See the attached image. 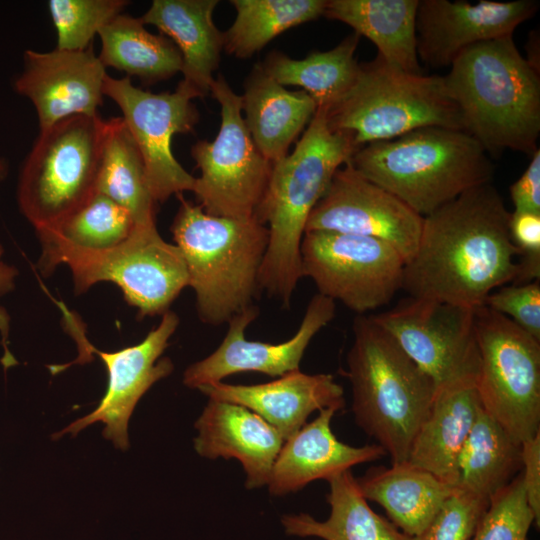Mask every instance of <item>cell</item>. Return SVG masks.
<instances>
[{
  "mask_svg": "<svg viewBox=\"0 0 540 540\" xmlns=\"http://www.w3.org/2000/svg\"><path fill=\"white\" fill-rule=\"evenodd\" d=\"M102 64L144 84L167 80L182 70V57L166 36L150 33L140 18L120 14L98 33Z\"/></svg>",
  "mask_w": 540,
  "mask_h": 540,
  "instance_id": "1f68e13d",
  "label": "cell"
},
{
  "mask_svg": "<svg viewBox=\"0 0 540 540\" xmlns=\"http://www.w3.org/2000/svg\"><path fill=\"white\" fill-rule=\"evenodd\" d=\"M335 312V301L315 294L296 333L284 342L273 344L245 338L246 328L259 315V308L252 305L228 322L227 333L213 353L185 370L183 383L189 388L198 389L241 372L280 377L297 371L309 343L332 321Z\"/></svg>",
  "mask_w": 540,
  "mask_h": 540,
  "instance_id": "2e32d148",
  "label": "cell"
},
{
  "mask_svg": "<svg viewBox=\"0 0 540 540\" xmlns=\"http://www.w3.org/2000/svg\"><path fill=\"white\" fill-rule=\"evenodd\" d=\"M481 407L518 443L540 432V341L509 318L474 309Z\"/></svg>",
  "mask_w": 540,
  "mask_h": 540,
  "instance_id": "9c48e42d",
  "label": "cell"
},
{
  "mask_svg": "<svg viewBox=\"0 0 540 540\" xmlns=\"http://www.w3.org/2000/svg\"><path fill=\"white\" fill-rule=\"evenodd\" d=\"M334 408L320 410L310 423L285 440L273 464L269 493L283 496L319 479L350 470L353 466L386 456L378 444L355 447L339 441L331 429Z\"/></svg>",
  "mask_w": 540,
  "mask_h": 540,
  "instance_id": "7402d4cb",
  "label": "cell"
},
{
  "mask_svg": "<svg viewBox=\"0 0 540 540\" xmlns=\"http://www.w3.org/2000/svg\"><path fill=\"white\" fill-rule=\"evenodd\" d=\"M209 399L241 405L255 412L285 440L306 424L308 416L325 408L341 410L344 391L331 374H306L300 370L274 381L255 385L221 382L198 388Z\"/></svg>",
  "mask_w": 540,
  "mask_h": 540,
  "instance_id": "ffe728a7",
  "label": "cell"
},
{
  "mask_svg": "<svg viewBox=\"0 0 540 540\" xmlns=\"http://www.w3.org/2000/svg\"><path fill=\"white\" fill-rule=\"evenodd\" d=\"M480 407L473 381L436 390L430 410L413 438L406 462L455 487L459 453Z\"/></svg>",
  "mask_w": 540,
  "mask_h": 540,
  "instance_id": "d4e9b609",
  "label": "cell"
},
{
  "mask_svg": "<svg viewBox=\"0 0 540 540\" xmlns=\"http://www.w3.org/2000/svg\"><path fill=\"white\" fill-rule=\"evenodd\" d=\"M484 305L509 318L540 341V282L501 286L490 293Z\"/></svg>",
  "mask_w": 540,
  "mask_h": 540,
  "instance_id": "74e56055",
  "label": "cell"
},
{
  "mask_svg": "<svg viewBox=\"0 0 540 540\" xmlns=\"http://www.w3.org/2000/svg\"><path fill=\"white\" fill-rule=\"evenodd\" d=\"M532 523L521 471L490 498L471 540H527Z\"/></svg>",
  "mask_w": 540,
  "mask_h": 540,
  "instance_id": "d590c367",
  "label": "cell"
},
{
  "mask_svg": "<svg viewBox=\"0 0 540 540\" xmlns=\"http://www.w3.org/2000/svg\"><path fill=\"white\" fill-rule=\"evenodd\" d=\"M509 234L519 251V273L513 284L528 283L540 277V213H510Z\"/></svg>",
  "mask_w": 540,
  "mask_h": 540,
  "instance_id": "f35d334b",
  "label": "cell"
},
{
  "mask_svg": "<svg viewBox=\"0 0 540 540\" xmlns=\"http://www.w3.org/2000/svg\"><path fill=\"white\" fill-rule=\"evenodd\" d=\"M96 193L123 207L135 224L156 222L157 203L147 184L144 162L121 117L106 121Z\"/></svg>",
  "mask_w": 540,
  "mask_h": 540,
  "instance_id": "d6a6232c",
  "label": "cell"
},
{
  "mask_svg": "<svg viewBox=\"0 0 540 540\" xmlns=\"http://www.w3.org/2000/svg\"><path fill=\"white\" fill-rule=\"evenodd\" d=\"M522 466L521 443L480 407L459 453L455 488L490 500Z\"/></svg>",
  "mask_w": 540,
  "mask_h": 540,
  "instance_id": "f546056e",
  "label": "cell"
},
{
  "mask_svg": "<svg viewBox=\"0 0 540 540\" xmlns=\"http://www.w3.org/2000/svg\"><path fill=\"white\" fill-rule=\"evenodd\" d=\"M177 196L180 205L170 230L186 264L198 317L212 326L228 323L254 305L268 228L256 217L210 215Z\"/></svg>",
  "mask_w": 540,
  "mask_h": 540,
  "instance_id": "5b68a950",
  "label": "cell"
},
{
  "mask_svg": "<svg viewBox=\"0 0 540 540\" xmlns=\"http://www.w3.org/2000/svg\"><path fill=\"white\" fill-rule=\"evenodd\" d=\"M126 0H49L48 10L57 34V49L86 50L95 35L118 15Z\"/></svg>",
  "mask_w": 540,
  "mask_h": 540,
  "instance_id": "e575fe53",
  "label": "cell"
},
{
  "mask_svg": "<svg viewBox=\"0 0 540 540\" xmlns=\"http://www.w3.org/2000/svg\"><path fill=\"white\" fill-rule=\"evenodd\" d=\"M243 88L246 127L258 150L273 164L288 154L317 105L305 91H290L277 83L260 62L246 76Z\"/></svg>",
  "mask_w": 540,
  "mask_h": 540,
  "instance_id": "cb8c5ba5",
  "label": "cell"
},
{
  "mask_svg": "<svg viewBox=\"0 0 540 540\" xmlns=\"http://www.w3.org/2000/svg\"><path fill=\"white\" fill-rule=\"evenodd\" d=\"M489 501L456 488L426 528L410 540H471Z\"/></svg>",
  "mask_w": 540,
  "mask_h": 540,
  "instance_id": "8d00e7d4",
  "label": "cell"
},
{
  "mask_svg": "<svg viewBox=\"0 0 540 540\" xmlns=\"http://www.w3.org/2000/svg\"><path fill=\"white\" fill-rule=\"evenodd\" d=\"M326 119L331 130L350 134L359 147L423 127L464 130L444 76L406 73L379 55L359 64L354 84L326 110Z\"/></svg>",
  "mask_w": 540,
  "mask_h": 540,
  "instance_id": "52a82bcc",
  "label": "cell"
},
{
  "mask_svg": "<svg viewBox=\"0 0 540 540\" xmlns=\"http://www.w3.org/2000/svg\"><path fill=\"white\" fill-rule=\"evenodd\" d=\"M371 182L425 217L474 187L491 183L494 165L464 130L423 127L361 146L350 160Z\"/></svg>",
  "mask_w": 540,
  "mask_h": 540,
  "instance_id": "277c9868",
  "label": "cell"
},
{
  "mask_svg": "<svg viewBox=\"0 0 540 540\" xmlns=\"http://www.w3.org/2000/svg\"><path fill=\"white\" fill-rule=\"evenodd\" d=\"M522 477L534 524L540 526V432L521 443Z\"/></svg>",
  "mask_w": 540,
  "mask_h": 540,
  "instance_id": "ab89813d",
  "label": "cell"
},
{
  "mask_svg": "<svg viewBox=\"0 0 540 540\" xmlns=\"http://www.w3.org/2000/svg\"><path fill=\"white\" fill-rule=\"evenodd\" d=\"M195 428L194 448L200 456L239 460L247 489L268 484L284 439L262 417L241 405L209 399Z\"/></svg>",
  "mask_w": 540,
  "mask_h": 540,
  "instance_id": "44dd1931",
  "label": "cell"
},
{
  "mask_svg": "<svg viewBox=\"0 0 540 540\" xmlns=\"http://www.w3.org/2000/svg\"><path fill=\"white\" fill-rule=\"evenodd\" d=\"M359 40L360 36L353 32L330 50L315 51L303 59L272 51L260 63L277 83L284 87H301L317 108L328 110L350 90L357 78L360 63L355 51Z\"/></svg>",
  "mask_w": 540,
  "mask_h": 540,
  "instance_id": "4dcf8cb0",
  "label": "cell"
},
{
  "mask_svg": "<svg viewBox=\"0 0 540 540\" xmlns=\"http://www.w3.org/2000/svg\"><path fill=\"white\" fill-rule=\"evenodd\" d=\"M536 0L477 3L419 0L416 46L419 60L431 67L450 66L466 48L507 35L532 18Z\"/></svg>",
  "mask_w": 540,
  "mask_h": 540,
  "instance_id": "d6986e66",
  "label": "cell"
},
{
  "mask_svg": "<svg viewBox=\"0 0 540 540\" xmlns=\"http://www.w3.org/2000/svg\"><path fill=\"white\" fill-rule=\"evenodd\" d=\"M353 335L344 373L356 423L376 439L392 464L405 462L436 386L371 315L354 319Z\"/></svg>",
  "mask_w": 540,
  "mask_h": 540,
  "instance_id": "8992f818",
  "label": "cell"
},
{
  "mask_svg": "<svg viewBox=\"0 0 540 540\" xmlns=\"http://www.w3.org/2000/svg\"><path fill=\"white\" fill-rule=\"evenodd\" d=\"M510 211L498 190L484 184L423 217L402 289L410 297L475 309L497 288L514 283L519 251L509 234Z\"/></svg>",
  "mask_w": 540,
  "mask_h": 540,
  "instance_id": "6da1fadb",
  "label": "cell"
},
{
  "mask_svg": "<svg viewBox=\"0 0 540 540\" xmlns=\"http://www.w3.org/2000/svg\"><path fill=\"white\" fill-rule=\"evenodd\" d=\"M327 481L329 517L318 521L307 513L284 515L281 523L287 535L323 540H410L390 520L372 510L350 470Z\"/></svg>",
  "mask_w": 540,
  "mask_h": 540,
  "instance_id": "f1b7e54d",
  "label": "cell"
},
{
  "mask_svg": "<svg viewBox=\"0 0 540 540\" xmlns=\"http://www.w3.org/2000/svg\"><path fill=\"white\" fill-rule=\"evenodd\" d=\"M366 500L378 503L404 534L421 533L455 487L408 462L371 467L355 478Z\"/></svg>",
  "mask_w": 540,
  "mask_h": 540,
  "instance_id": "484cf974",
  "label": "cell"
},
{
  "mask_svg": "<svg viewBox=\"0 0 540 540\" xmlns=\"http://www.w3.org/2000/svg\"><path fill=\"white\" fill-rule=\"evenodd\" d=\"M359 148L350 134L331 130L326 110L317 108L294 150L273 163L267 189L255 214L269 231L259 285L284 308L289 307L303 278L300 245L309 215L335 172Z\"/></svg>",
  "mask_w": 540,
  "mask_h": 540,
  "instance_id": "7a4b0ae2",
  "label": "cell"
},
{
  "mask_svg": "<svg viewBox=\"0 0 540 540\" xmlns=\"http://www.w3.org/2000/svg\"><path fill=\"white\" fill-rule=\"evenodd\" d=\"M178 325L179 317L169 310L162 315L158 326L136 345L115 352H102L92 347V352L101 358L107 370L106 392L94 411L54 434L53 438L65 433L75 436L99 421L105 424L103 436L113 441L116 448L126 450L129 447L128 422L137 402L154 383L173 371L172 361L160 356Z\"/></svg>",
  "mask_w": 540,
  "mask_h": 540,
  "instance_id": "e0dca14e",
  "label": "cell"
},
{
  "mask_svg": "<svg viewBox=\"0 0 540 540\" xmlns=\"http://www.w3.org/2000/svg\"><path fill=\"white\" fill-rule=\"evenodd\" d=\"M510 197L516 211L540 213V149L538 148L520 176L511 185Z\"/></svg>",
  "mask_w": 540,
  "mask_h": 540,
  "instance_id": "60d3db41",
  "label": "cell"
},
{
  "mask_svg": "<svg viewBox=\"0 0 540 540\" xmlns=\"http://www.w3.org/2000/svg\"><path fill=\"white\" fill-rule=\"evenodd\" d=\"M63 264L72 272L75 292L110 281L123 292L126 302L137 308V316L163 315L188 286V273L180 249L166 242L156 222L135 224L121 244L104 251L68 256Z\"/></svg>",
  "mask_w": 540,
  "mask_h": 540,
  "instance_id": "7c38bea8",
  "label": "cell"
},
{
  "mask_svg": "<svg viewBox=\"0 0 540 540\" xmlns=\"http://www.w3.org/2000/svg\"><path fill=\"white\" fill-rule=\"evenodd\" d=\"M106 76L92 45L82 51L27 49L12 86L30 100L43 130L71 116L99 115Z\"/></svg>",
  "mask_w": 540,
  "mask_h": 540,
  "instance_id": "ac0fdd59",
  "label": "cell"
},
{
  "mask_svg": "<svg viewBox=\"0 0 540 540\" xmlns=\"http://www.w3.org/2000/svg\"><path fill=\"white\" fill-rule=\"evenodd\" d=\"M103 94L118 105L126 127L142 156L149 190L156 203L172 195L193 191L195 177L172 153L176 134L194 131L199 112L193 99L200 98L182 80L173 92L153 93L132 84L130 77H105Z\"/></svg>",
  "mask_w": 540,
  "mask_h": 540,
  "instance_id": "4fadbf2b",
  "label": "cell"
},
{
  "mask_svg": "<svg viewBox=\"0 0 540 540\" xmlns=\"http://www.w3.org/2000/svg\"><path fill=\"white\" fill-rule=\"evenodd\" d=\"M218 0H154L140 18L169 38L182 57V81L205 97L223 50V33L213 13Z\"/></svg>",
  "mask_w": 540,
  "mask_h": 540,
  "instance_id": "603a6c76",
  "label": "cell"
},
{
  "mask_svg": "<svg viewBox=\"0 0 540 540\" xmlns=\"http://www.w3.org/2000/svg\"><path fill=\"white\" fill-rule=\"evenodd\" d=\"M106 121L75 115L40 130L17 182L20 212L35 231L60 223L96 193Z\"/></svg>",
  "mask_w": 540,
  "mask_h": 540,
  "instance_id": "ba28073f",
  "label": "cell"
},
{
  "mask_svg": "<svg viewBox=\"0 0 540 540\" xmlns=\"http://www.w3.org/2000/svg\"><path fill=\"white\" fill-rule=\"evenodd\" d=\"M371 317L432 379L437 390L475 382L479 351L474 309L409 297Z\"/></svg>",
  "mask_w": 540,
  "mask_h": 540,
  "instance_id": "5bb4252c",
  "label": "cell"
},
{
  "mask_svg": "<svg viewBox=\"0 0 540 540\" xmlns=\"http://www.w3.org/2000/svg\"><path fill=\"white\" fill-rule=\"evenodd\" d=\"M419 0H327L323 16L369 39L390 66L422 74L416 46Z\"/></svg>",
  "mask_w": 540,
  "mask_h": 540,
  "instance_id": "4316f807",
  "label": "cell"
},
{
  "mask_svg": "<svg viewBox=\"0 0 540 540\" xmlns=\"http://www.w3.org/2000/svg\"><path fill=\"white\" fill-rule=\"evenodd\" d=\"M302 277L318 293L358 315L388 304L402 289L405 261L389 243L348 233L305 231L300 245Z\"/></svg>",
  "mask_w": 540,
  "mask_h": 540,
  "instance_id": "8fae6325",
  "label": "cell"
},
{
  "mask_svg": "<svg viewBox=\"0 0 540 540\" xmlns=\"http://www.w3.org/2000/svg\"><path fill=\"white\" fill-rule=\"evenodd\" d=\"M9 172V165L5 158L0 156V182L4 181Z\"/></svg>",
  "mask_w": 540,
  "mask_h": 540,
  "instance_id": "7bdbcfd3",
  "label": "cell"
},
{
  "mask_svg": "<svg viewBox=\"0 0 540 540\" xmlns=\"http://www.w3.org/2000/svg\"><path fill=\"white\" fill-rule=\"evenodd\" d=\"M210 92L220 105V128L213 141L199 140L191 147L201 173L192 192L197 204L210 215L255 217L273 164L253 142L242 115L241 95L223 75L214 78Z\"/></svg>",
  "mask_w": 540,
  "mask_h": 540,
  "instance_id": "30bf717a",
  "label": "cell"
},
{
  "mask_svg": "<svg viewBox=\"0 0 540 540\" xmlns=\"http://www.w3.org/2000/svg\"><path fill=\"white\" fill-rule=\"evenodd\" d=\"M2 255L3 248L0 245V296L9 293L14 288L15 278L18 274V271L14 267L1 261ZM9 320L10 318L6 310L0 307V334L4 346V357L2 363L6 368L17 363L14 357L9 352L7 346L9 335Z\"/></svg>",
  "mask_w": 540,
  "mask_h": 540,
  "instance_id": "b9f144b4",
  "label": "cell"
},
{
  "mask_svg": "<svg viewBox=\"0 0 540 540\" xmlns=\"http://www.w3.org/2000/svg\"><path fill=\"white\" fill-rule=\"evenodd\" d=\"M423 217L345 163L311 211L305 231L373 237L393 246L407 263L414 255Z\"/></svg>",
  "mask_w": 540,
  "mask_h": 540,
  "instance_id": "9a60e30c",
  "label": "cell"
},
{
  "mask_svg": "<svg viewBox=\"0 0 540 540\" xmlns=\"http://www.w3.org/2000/svg\"><path fill=\"white\" fill-rule=\"evenodd\" d=\"M327 0H231L236 17L223 33V50L251 58L290 28L323 16Z\"/></svg>",
  "mask_w": 540,
  "mask_h": 540,
  "instance_id": "836d02e7",
  "label": "cell"
},
{
  "mask_svg": "<svg viewBox=\"0 0 540 540\" xmlns=\"http://www.w3.org/2000/svg\"><path fill=\"white\" fill-rule=\"evenodd\" d=\"M444 80L464 131L489 156L505 150L532 156L538 149L539 70L520 54L513 35L466 48Z\"/></svg>",
  "mask_w": 540,
  "mask_h": 540,
  "instance_id": "3957f363",
  "label": "cell"
},
{
  "mask_svg": "<svg viewBox=\"0 0 540 540\" xmlns=\"http://www.w3.org/2000/svg\"><path fill=\"white\" fill-rule=\"evenodd\" d=\"M134 226L123 207L95 193L60 223L36 231L41 244L39 269L49 275L70 255L111 249L125 241Z\"/></svg>",
  "mask_w": 540,
  "mask_h": 540,
  "instance_id": "83f0119b",
  "label": "cell"
}]
</instances>
